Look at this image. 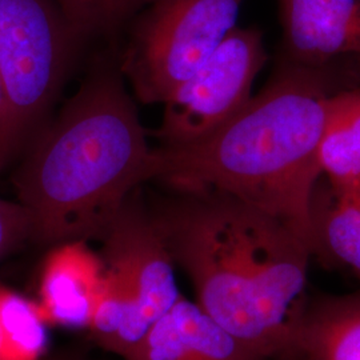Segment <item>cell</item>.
I'll use <instances>...</instances> for the list:
<instances>
[{"instance_id":"6","label":"cell","mask_w":360,"mask_h":360,"mask_svg":"<svg viewBox=\"0 0 360 360\" xmlns=\"http://www.w3.org/2000/svg\"><path fill=\"white\" fill-rule=\"evenodd\" d=\"M269 59L257 28L235 27L205 65L174 91L155 138L162 147L198 142L238 115Z\"/></svg>"},{"instance_id":"10","label":"cell","mask_w":360,"mask_h":360,"mask_svg":"<svg viewBox=\"0 0 360 360\" xmlns=\"http://www.w3.org/2000/svg\"><path fill=\"white\" fill-rule=\"evenodd\" d=\"M103 278V259L86 240L52 245L39 285L38 309L43 321L47 326L89 328Z\"/></svg>"},{"instance_id":"4","label":"cell","mask_w":360,"mask_h":360,"mask_svg":"<svg viewBox=\"0 0 360 360\" xmlns=\"http://www.w3.org/2000/svg\"><path fill=\"white\" fill-rule=\"evenodd\" d=\"M75 40L51 0H0V77L6 92L0 171L46 115Z\"/></svg>"},{"instance_id":"5","label":"cell","mask_w":360,"mask_h":360,"mask_svg":"<svg viewBox=\"0 0 360 360\" xmlns=\"http://www.w3.org/2000/svg\"><path fill=\"white\" fill-rule=\"evenodd\" d=\"M245 0H158L139 15L120 70L143 103H165L236 27Z\"/></svg>"},{"instance_id":"13","label":"cell","mask_w":360,"mask_h":360,"mask_svg":"<svg viewBox=\"0 0 360 360\" xmlns=\"http://www.w3.org/2000/svg\"><path fill=\"white\" fill-rule=\"evenodd\" d=\"M322 175L336 188L360 183V87L335 99L321 144Z\"/></svg>"},{"instance_id":"15","label":"cell","mask_w":360,"mask_h":360,"mask_svg":"<svg viewBox=\"0 0 360 360\" xmlns=\"http://www.w3.org/2000/svg\"><path fill=\"white\" fill-rule=\"evenodd\" d=\"M77 40L108 37L158 0H55Z\"/></svg>"},{"instance_id":"7","label":"cell","mask_w":360,"mask_h":360,"mask_svg":"<svg viewBox=\"0 0 360 360\" xmlns=\"http://www.w3.org/2000/svg\"><path fill=\"white\" fill-rule=\"evenodd\" d=\"M99 240L107 276L135 303L151 327L181 295L175 263L139 188L129 195Z\"/></svg>"},{"instance_id":"11","label":"cell","mask_w":360,"mask_h":360,"mask_svg":"<svg viewBox=\"0 0 360 360\" xmlns=\"http://www.w3.org/2000/svg\"><path fill=\"white\" fill-rule=\"evenodd\" d=\"M315 257L347 269L360 284V184L336 188L322 176L311 200Z\"/></svg>"},{"instance_id":"9","label":"cell","mask_w":360,"mask_h":360,"mask_svg":"<svg viewBox=\"0 0 360 360\" xmlns=\"http://www.w3.org/2000/svg\"><path fill=\"white\" fill-rule=\"evenodd\" d=\"M126 360L267 359L181 296Z\"/></svg>"},{"instance_id":"1","label":"cell","mask_w":360,"mask_h":360,"mask_svg":"<svg viewBox=\"0 0 360 360\" xmlns=\"http://www.w3.org/2000/svg\"><path fill=\"white\" fill-rule=\"evenodd\" d=\"M148 206L196 303L267 360H303L309 245L281 219L215 190H171Z\"/></svg>"},{"instance_id":"12","label":"cell","mask_w":360,"mask_h":360,"mask_svg":"<svg viewBox=\"0 0 360 360\" xmlns=\"http://www.w3.org/2000/svg\"><path fill=\"white\" fill-rule=\"evenodd\" d=\"M300 349L303 360H360V291L309 299Z\"/></svg>"},{"instance_id":"19","label":"cell","mask_w":360,"mask_h":360,"mask_svg":"<svg viewBox=\"0 0 360 360\" xmlns=\"http://www.w3.org/2000/svg\"><path fill=\"white\" fill-rule=\"evenodd\" d=\"M3 343H4V335H3V330H1V326H0V354H1V349H3Z\"/></svg>"},{"instance_id":"18","label":"cell","mask_w":360,"mask_h":360,"mask_svg":"<svg viewBox=\"0 0 360 360\" xmlns=\"http://www.w3.org/2000/svg\"><path fill=\"white\" fill-rule=\"evenodd\" d=\"M4 117H6V92H4V86L0 77V131L4 123Z\"/></svg>"},{"instance_id":"16","label":"cell","mask_w":360,"mask_h":360,"mask_svg":"<svg viewBox=\"0 0 360 360\" xmlns=\"http://www.w3.org/2000/svg\"><path fill=\"white\" fill-rule=\"evenodd\" d=\"M27 240H32V226L26 208L0 198V260Z\"/></svg>"},{"instance_id":"3","label":"cell","mask_w":360,"mask_h":360,"mask_svg":"<svg viewBox=\"0 0 360 360\" xmlns=\"http://www.w3.org/2000/svg\"><path fill=\"white\" fill-rule=\"evenodd\" d=\"M154 178V148L119 67L103 65L35 139L13 176L32 240L98 239L116 212Z\"/></svg>"},{"instance_id":"8","label":"cell","mask_w":360,"mask_h":360,"mask_svg":"<svg viewBox=\"0 0 360 360\" xmlns=\"http://www.w3.org/2000/svg\"><path fill=\"white\" fill-rule=\"evenodd\" d=\"M283 27L278 60L322 65L360 58V0H278Z\"/></svg>"},{"instance_id":"17","label":"cell","mask_w":360,"mask_h":360,"mask_svg":"<svg viewBox=\"0 0 360 360\" xmlns=\"http://www.w3.org/2000/svg\"><path fill=\"white\" fill-rule=\"evenodd\" d=\"M41 360H90L82 348H62L51 355H46Z\"/></svg>"},{"instance_id":"2","label":"cell","mask_w":360,"mask_h":360,"mask_svg":"<svg viewBox=\"0 0 360 360\" xmlns=\"http://www.w3.org/2000/svg\"><path fill=\"white\" fill-rule=\"evenodd\" d=\"M360 87L359 56L322 65L276 60L269 83L218 131L154 148V178L169 190H215L281 219L315 252L311 200L335 99Z\"/></svg>"},{"instance_id":"14","label":"cell","mask_w":360,"mask_h":360,"mask_svg":"<svg viewBox=\"0 0 360 360\" xmlns=\"http://www.w3.org/2000/svg\"><path fill=\"white\" fill-rule=\"evenodd\" d=\"M0 326L4 335L0 360H41L47 355V323L38 303L0 287Z\"/></svg>"}]
</instances>
